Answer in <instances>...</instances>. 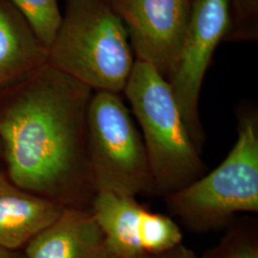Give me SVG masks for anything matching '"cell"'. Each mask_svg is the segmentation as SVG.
Masks as SVG:
<instances>
[{"label": "cell", "mask_w": 258, "mask_h": 258, "mask_svg": "<svg viewBox=\"0 0 258 258\" xmlns=\"http://www.w3.org/2000/svg\"><path fill=\"white\" fill-rule=\"evenodd\" d=\"M94 91L49 62L0 90V147L7 176L63 208L90 209L97 194L86 115Z\"/></svg>", "instance_id": "1"}, {"label": "cell", "mask_w": 258, "mask_h": 258, "mask_svg": "<svg viewBox=\"0 0 258 258\" xmlns=\"http://www.w3.org/2000/svg\"><path fill=\"white\" fill-rule=\"evenodd\" d=\"M123 93L142 129L155 195L166 197L205 175L201 151L166 79L150 63L136 59Z\"/></svg>", "instance_id": "2"}, {"label": "cell", "mask_w": 258, "mask_h": 258, "mask_svg": "<svg viewBox=\"0 0 258 258\" xmlns=\"http://www.w3.org/2000/svg\"><path fill=\"white\" fill-rule=\"evenodd\" d=\"M48 62L93 91L120 94L135 60L127 31L107 0H66Z\"/></svg>", "instance_id": "3"}, {"label": "cell", "mask_w": 258, "mask_h": 258, "mask_svg": "<svg viewBox=\"0 0 258 258\" xmlns=\"http://www.w3.org/2000/svg\"><path fill=\"white\" fill-rule=\"evenodd\" d=\"M237 139L210 173L165 197L169 213L194 233L228 228L234 215L258 212V113L245 107L237 116Z\"/></svg>", "instance_id": "4"}, {"label": "cell", "mask_w": 258, "mask_h": 258, "mask_svg": "<svg viewBox=\"0 0 258 258\" xmlns=\"http://www.w3.org/2000/svg\"><path fill=\"white\" fill-rule=\"evenodd\" d=\"M86 131L97 194H155L144 140L119 94L93 92Z\"/></svg>", "instance_id": "5"}, {"label": "cell", "mask_w": 258, "mask_h": 258, "mask_svg": "<svg viewBox=\"0 0 258 258\" xmlns=\"http://www.w3.org/2000/svg\"><path fill=\"white\" fill-rule=\"evenodd\" d=\"M231 0H194L190 18L174 73L168 83L185 126L201 151L205 132L199 97L214 50L231 27Z\"/></svg>", "instance_id": "6"}, {"label": "cell", "mask_w": 258, "mask_h": 258, "mask_svg": "<svg viewBox=\"0 0 258 258\" xmlns=\"http://www.w3.org/2000/svg\"><path fill=\"white\" fill-rule=\"evenodd\" d=\"M127 31L137 59L168 82L174 73L191 13V0H107Z\"/></svg>", "instance_id": "7"}, {"label": "cell", "mask_w": 258, "mask_h": 258, "mask_svg": "<svg viewBox=\"0 0 258 258\" xmlns=\"http://www.w3.org/2000/svg\"><path fill=\"white\" fill-rule=\"evenodd\" d=\"M90 209L116 258H141L183 243L171 217L150 212L134 196L100 192Z\"/></svg>", "instance_id": "8"}, {"label": "cell", "mask_w": 258, "mask_h": 258, "mask_svg": "<svg viewBox=\"0 0 258 258\" xmlns=\"http://www.w3.org/2000/svg\"><path fill=\"white\" fill-rule=\"evenodd\" d=\"M25 258H116L91 209L65 208L24 248Z\"/></svg>", "instance_id": "9"}, {"label": "cell", "mask_w": 258, "mask_h": 258, "mask_svg": "<svg viewBox=\"0 0 258 258\" xmlns=\"http://www.w3.org/2000/svg\"><path fill=\"white\" fill-rule=\"evenodd\" d=\"M62 206L14 184L0 168V248L20 250L62 213Z\"/></svg>", "instance_id": "10"}, {"label": "cell", "mask_w": 258, "mask_h": 258, "mask_svg": "<svg viewBox=\"0 0 258 258\" xmlns=\"http://www.w3.org/2000/svg\"><path fill=\"white\" fill-rule=\"evenodd\" d=\"M49 61V50L7 0H0V90L21 83Z\"/></svg>", "instance_id": "11"}, {"label": "cell", "mask_w": 258, "mask_h": 258, "mask_svg": "<svg viewBox=\"0 0 258 258\" xmlns=\"http://www.w3.org/2000/svg\"><path fill=\"white\" fill-rule=\"evenodd\" d=\"M199 258H258L257 220L232 222L219 242Z\"/></svg>", "instance_id": "12"}, {"label": "cell", "mask_w": 258, "mask_h": 258, "mask_svg": "<svg viewBox=\"0 0 258 258\" xmlns=\"http://www.w3.org/2000/svg\"><path fill=\"white\" fill-rule=\"evenodd\" d=\"M27 21L48 50L53 45L62 22L57 0H7Z\"/></svg>", "instance_id": "13"}, {"label": "cell", "mask_w": 258, "mask_h": 258, "mask_svg": "<svg viewBox=\"0 0 258 258\" xmlns=\"http://www.w3.org/2000/svg\"><path fill=\"white\" fill-rule=\"evenodd\" d=\"M231 27L227 37L255 39L258 35V0H231Z\"/></svg>", "instance_id": "14"}, {"label": "cell", "mask_w": 258, "mask_h": 258, "mask_svg": "<svg viewBox=\"0 0 258 258\" xmlns=\"http://www.w3.org/2000/svg\"><path fill=\"white\" fill-rule=\"evenodd\" d=\"M141 258H199V256L195 253L194 250L181 243L165 251L147 254Z\"/></svg>", "instance_id": "15"}, {"label": "cell", "mask_w": 258, "mask_h": 258, "mask_svg": "<svg viewBox=\"0 0 258 258\" xmlns=\"http://www.w3.org/2000/svg\"><path fill=\"white\" fill-rule=\"evenodd\" d=\"M0 258H25L20 250H10L0 248Z\"/></svg>", "instance_id": "16"}, {"label": "cell", "mask_w": 258, "mask_h": 258, "mask_svg": "<svg viewBox=\"0 0 258 258\" xmlns=\"http://www.w3.org/2000/svg\"><path fill=\"white\" fill-rule=\"evenodd\" d=\"M0 163H2V151H1V147H0Z\"/></svg>", "instance_id": "17"}]
</instances>
